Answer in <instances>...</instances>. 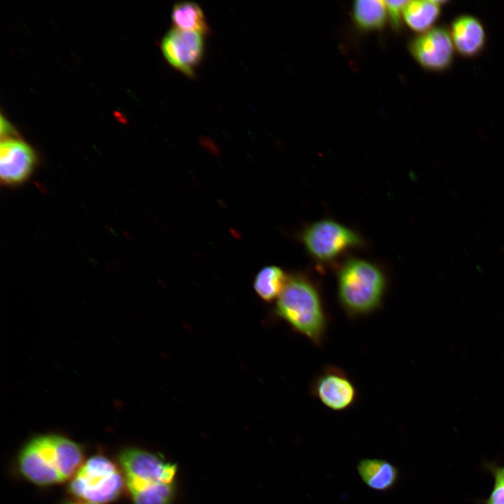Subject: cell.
Listing matches in <instances>:
<instances>
[{
  "label": "cell",
  "mask_w": 504,
  "mask_h": 504,
  "mask_svg": "<svg viewBox=\"0 0 504 504\" xmlns=\"http://www.w3.org/2000/svg\"><path fill=\"white\" fill-rule=\"evenodd\" d=\"M83 461V451L78 444L61 435H44L23 447L18 466L27 479L44 486L72 478Z\"/></svg>",
  "instance_id": "6da1fadb"
},
{
  "label": "cell",
  "mask_w": 504,
  "mask_h": 504,
  "mask_svg": "<svg viewBox=\"0 0 504 504\" xmlns=\"http://www.w3.org/2000/svg\"><path fill=\"white\" fill-rule=\"evenodd\" d=\"M274 312L313 344L316 346L323 344L328 315L321 291L310 278L302 274L288 276L276 300Z\"/></svg>",
  "instance_id": "7a4b0ae2"
},
{
  "label": "cell",
  "mask_w": 504,
  "mask_h": 504,
  "mask_svg": "<svg viewBox=\"0 0 504 504\" xmlns=\"http://www.w3.org/2000/svg\"><path fill=\"white\" fill-rule=\"evenodd\" d=\"M119 463L134 504H170L177 472L175 464L136 448L123 450Z\"/></svg>",
  "instance_id": "3957f363"
},
{
  "label": "cell",
  "mask_w": 504,
  "mask_h": 504,
  "mask_svg": "<svg viewBox=\"0 0 504 504\" xmlns=\"http://www.w3.org/2000/svg\"><path fill=\"white\" fill-rule=\"evenodd\" d=\"M337 279L338 302L349 318L366 316L381 308L387 279L375 264L349 259L339 270Z\"/></svg>",
  "instance_id": "277c9868"
},
{
  "label": "cell",
  "mask_w": 504,
  "mask_h": 504,
  "mask_svg": "<svg viewBox=\"0 0 504 504\" xmlns=\"http://www.w3.org/2000/svg\"><path fill=\"white\" fill-rule=\"evenodd\" d=\"M124 484V476L111 460L94 456L71 478L69 490L85 501L104 504L116 499Z\"/></svg>",
  "instance_id": "5b68a950"
},
{
  "label": "cell",
  "mask_w": 504,
  "mask_h": 504,
  "mask_svg": "<svg viewBox=\"0 0 504 504\" xmlns=\"http://www.w3.org/2000/svg\"><path fill=\"white\" fill-rule=\"evenodd\" d=\"M302 241L307 252L321 262L335 259L347 250L362 244L354 231L330 219L308 225L302 232Z\"/></svg>",
  "instance_id": "8992f818"
},
{
  "label": "cell",
  "mask_w": 504,
  "mask_h": 504,
  "mask_svg": "<svg viewBox=\"0 0 504 504\" xmlns=\"http://www.w3.org/2000/svg\"><path fill=\"white\" fill-rule=\"evenodd\" d=\"M310 393L327 408L336 412L352 407L358 398V390L349 375L341 368L327 365L314 377Z\"/></svg>",
  "instance_id": "52a82bcc"
},
{
  "label": "cell",
  "mask_w": 504,
  "mask_h": 504,
  "mask_svg": "<svg viewBox=\"0 0 504 504\" xmlns=\"http://www.w3.org/2000/svg\"><path fill=\"white\" fill-rule=\"evenodd\" d=\"M410 51L424 69L442 71L452 64L455 48L449 31L444 27H433L412 39Z\"/></svg>",
  "instance_id": "ba28073f"
},
{
  "label": "cell",
  "mask_w": 504,
  "mask_h": 504,
  "mask_svg": "<svg viewBox=\"0 0 504 504\" xmlns=\"http://www.w3.org/2000/svg\"><path fill=\"white\" fill-rule=\"evenodd\" d=\"M161 48L172 66L192 76L203 57L204 43L202 34L175 27L164 36Z\"/></svg>",
  "instance_id": "9c48e42d"
},
{
  "label": "cell",
  "mask_w": 504,
  "mask_h": 504,
  "mask_svg": "<svg viewBox=\"0 0 504 504\" xmlns=\"http://www.w3.org/2000/svg\"><path fill=\"white\" fill-rule=\"evenodd\" d=\"M36 163L33 149L18 139H6L0 146V175L6 186H16L27 181Z\"/></svg>",
  "instance_id": "30bf717a"
},
{
  "label": "cell",
  "mask_w": 504,
  "mask_h": 504,
  "mask_svg": "<svg viewBox=\"0 0 504 504\" xmlns=\"http://www.w3.org/2000/svg\"><path fill=\"white\" fill-rule=\"evenodd\" d=\"M449 31L455 50L463 57H474L485 47V29L475 16L464 14L456 17Z\"/></svg>",
  "instance_id": "8fae6325"
},
{
  "label": "cell",
  "mask_w": 504,
  "mask_h": 504,
  "mask_svg": "<svg viewBox=\"0 0 504 504\" xmlns=\"http://www.w3.org/2000/svg\"><path fill=\"white\" fill-rule=\"evenodd\" d=\"M358 473L362 481L370 488L378 491H387L398 483L399 470L390 461L380 458H363L357 465Z\"/></svg>",
  "instance_id": "7c38bea8"
},
{
  "label": "cell",
  "mask_w": 504,
  "mask_h": 504,
  "mask_svg": "<svg viewBox=\"0 0 504 504\" xmlns=\"http://www.w3.org/2000/svg\"><path fill=\"white\" fill-rule=\"evenodd\" d=\"M443 1H408L403 11V18L408 27L420 34L433 27L441 13Z\"/></svg>",
  "instance_id": "4fadbf2b"
},
{
  "label": "cell",
  "mask_w": 504,
  "mask_h": 504,
  "mask_svg": "<svg viewBox=\"0 0 504 504\" xmlns=\"http://www.w3.org/2000/svg\"><path fill=\"white\" fill-rule=\"evenodd\" d=\"M172 19L177 28L197 31L202 34L209 32V27L201 8L191 1H182L175 4Z\"/></svg>",
  "instance_id": "5bb4252c"
},
{
  "label": "cell",
  "mask_w": 504,
  "mask_h": 504,
  "mask_svg": "<svg viewBox=\"0 0 504 504\" xmlns=\"http://www.w3.org/2000/svg\"><path fill=\"white\" fill-rule=\"evenodd\" d=\"M287 276L279 267L270 265L263 267L255 276L253 283L258 295L266 302L279 298L282 292Z\"/></svg>",
  "instance_id": "9a60e30c"
},
{
  "label": "cell",
  "mask_w": 504,
  "mask_h": 504,
  "mask_svg": "<svg viewBox=\"0 0 504 504\" xmlns=\"http://www.w3.org/2000/svg\"><path fill=\"white\" fill-rule=\"evenodd\" d=\"M386 13L384 1L359 0L354 3V21L363 29L372 30L382 27L386 22Z\"/></svg>",
  "instance_id": "2e32d148"
},
{
  "label": "cell",
  "mask_w": 504,
  "mask_h": 504,
  "mask_svg": "<svg viewBox=\"0 0 504 504\" xmlns=\"http://www.w3.org/2000/svg\"><path fill=\"white\" fill-rule=\"evenodd\" d=\"M493 477V486L485 504H504V465H489Z\"/></svg>",
  "instance_id": "e0dca14e"
},
{
  "label": "cell",
  "mask_w": 504,
  "mask_h": 504,
  "mask_svg": "<svg viewBox=\"0 0 504 504\" xmlns=\"http://www.w3.org/2000/svg\"><path fill=\"white\" fill-rule=\"evenodd\" d=\"M387 12L394 27H398L401 22V16L408 1H384Z\"/></svg>",
  "instance_id": "ac0fdd59"
},
{
  "label": "cell",
  "mask_w": 504,
  "mask_h": 504,
  "mask_svg": "<svg viewBox=\"0 0 504 504\" xmlns=\"http://www.w3.org/2000/svg\"><path fill=\"white\" fill-rule=\"evenodd\" d=\"M11 132V127L9 123L4 120L3 117L1 118V136L9 134Z\"/></svg>",
  "instance_id": "d6986e66"
},
{
  "label": "cell",
  "mask_w": 504,
  "mask_h": 504,
  "mask_svg": "<svg viewBox=\"0 0 504 504\" xmlns=\"http://www.w3.org/2000/svg\"><path fill=\"white\" fill-rule=\"evenodd\" d=\"M64 504H98V503H90V502L85 501V502H82V503H73V502H71V503H64Z\"/></svg>",
  "instance_id": "ffe728a7"
}]
</instances>
